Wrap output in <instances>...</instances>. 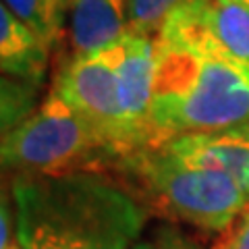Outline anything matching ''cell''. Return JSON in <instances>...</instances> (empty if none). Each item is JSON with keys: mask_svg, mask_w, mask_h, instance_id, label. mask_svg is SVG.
I'll return each mask as SVG.
<instances>
[{"mask_svg": "<svg viewBox=\"0 0 249 249\" xmlns=\"http://www.w3.org/2000/svg\"><path fill=\"white\" fill-rule=\"evenodd\" d=\"M11 197L21 249H133L150 218L110 173L13 177Z\"/></svg>", "mask_w": 249, "mask_h": 249, "instance_id": "6da1fadb", "label": "cell"}, {"mask_svg": "<svg viewBox=\"0 0 249 249\" xmlns=\"http://www.w3.org/2000/svg\"><path fill=\"white\" fill-rule=\"evenodd\" d=\"M249 123V69L196 29L166 19L156 36L147 147Z\"/></svg>", "mask_w": 249, "mask_h": 249, "instance_id": "7a4b0ae2", "label": "cell"}, {"mask_svg": "<svg viewBox=\"0 0 249 249\" xmlns=\"http://www.w3.org/2000/svg\"><path fill=\"white\" fill-rule=\"evenodd\" d=\"M112 175L131 187L150 214L206 235L227 231L249 204L245 191L231 177L187 164L162 147L127 154Z\"/></svg>", "mask_w": 249, "mask_h": 249, "instance_id": "3957f363", "label": "cell"}, {"mask_svg": "<svg viewBox=\"0 0 249 249\" xmlns=\"http://www.w3.org/2000/svg\"><path fill=\"white\" fill-rule=\"evenodd\" d=\"M2 170L13 177L110 173L124 158L54 89L42 106L0 142Z\"/></svg>", "mask_w": 249, "mask_h": 249, "instance_id": "277c9868", "label": "cell"}, {"mask_svg": "<svg viewBox=\"0 0 249 249\" xmlns=\"http://www.w3.org/2000/svg\"><path fill=\"white\" fill-rule=\"evenodd\" d=\"M52 89L89 121L121 154L127 156L133 152L121 119L112 46L102 52L69 58L60 67Z\"/></svg>", "mask_w": 249, "mask_h": 249, "instance_id": "5b68a950", "label": "cell"}, {"mask_svg": "<svg viewBox=\"0 0 249 249\" xmlns=\"http://www.w3.org/2000/svg\"><path fill=\"white\" fill-rule=\"evenodd\" d=\"M121 119L131 147H147V116L156 77V37L129 34L112 44Z\"/></svg>", "mask_w": 249, "mask_h": 249, "instance_id": "8992f818", "label": "cell"}, {"mask_svg": "<svg viewBox=\"0 0 249 249\" xmlns=\"http://www.w3.org/2000/svg\"><path fill=\"white\" fill-rule=\"evenodd\" d=\"M160 147L187 164L224 173L249 197V123L210 133L181 135Z\"/></svg>", "mask_w": 249, "mask_h": 249, "instance_id": "52a82bcc", "label": "cell"}, {"mask_svg": "<svg viewBox=\"0 0 249 249\" xmlns=\"http://www.w3.org/2000/svg\"><path fill=\"white\" fill-rule=\"evenodd\" d=\"M249 69V0H193L170 13Z\"/></svg>", "mask_w": 249, "mask_h": 249, "instance_id": "ba28073f", "label": "cell"}, {"mask_svg": "<svg viewBox=\"0 0 249 249\" xmlns=\"http://www.w3.org/2000/svg\"><path fill=\"white\" fill-rule=\"evenodd\" d=\"M65 31L69 58L110 48L129 34V0H69Z\"/></svg>", "mask_w": 249, "mask_h": 249, "instance_id": "9c48e42d", "label": "cell"}, {"mask_svg": "<svg viewBox=\"0 0 249 249\" xmlns=\"http://www.w3.org/2000/svg\"><path fill=\"white\" fill-rule=\"evenodd\" d=\"M52 48L31 27L0 6V69L2 75L42 88Z\"/></svg>", "mask_w": 249, "mask_h": 249, "instance_id": "30bf717a", "label": "cell"}, {"mask_svg": "<svg viewBox=\"0 0 249 249\" xmlns=\"http://www.w3.org/2000/svg\"><path fill=\"white\" fill-rule=\"evenodd\" d=\"M19 21L31 27L54 50L65 31L67 0H2Z\"/></svg>", "mask_w": 249, "mask_h": 249, "instance_id": "8fae6325", "label": "cell"}, {"mask_svg": "<svg viewBox=\"0 0 249 249\" xmlns=\"http://www.w3.org/2000/svg\"><path fill=\"white\" fill-rule=\"evenodd\" d=\"M40 89L42 88H37L34 83L2 75V83H0V114H2L0 116V127H2V135L17 129L21 123H25L42 106Z\"/></svg>", "mask_w": 249, "mask_h": 249, "instance_id": "7c38bea8", "label": "cell"}, {"mask_svg": "<svg viewBox=\"0 0 249 249\" xmlns=\"http://www.w3.org/2000/svg\"><path fill=\"white\" fill-rule=\"evenodd\" d=\"M193 0H129V31L156 37L170 13Z\"/></svg>", "mask_w": 249, "mask_h": 249, "instance_id": "4fadbf2b", "label": "cell"}, {"mask_svg": "<svg viewBox=\"0 0 249 249\" xmlns=\"http://www.w3.org/2000/svg\"><path fill=\"white\" fill-rule=\"evenodd\" d=\"M210 249H249V204L227 231H222Z\"/></svg>", "mask_w": 249, "mask_h": 249, "instance_id": "5bb4252c", "label": "cell"}, {"mask_svg": "<svg viewBox=\"0 0 249 249\" xmlns=\"http://www.w3.org/2000/svg\"><path fill=\"white\" fill-rule=\"evenodd\" d=\"M154 249H204L193 237L178 231L175 224H162L152 235Z\"/></svg>", "mask_w": 249, "mask_h": 249, "instance_id": "9a60e30c", "label": "cell"}, {"mask_svg": "<svg viewBox=\"0 0 249 249\" xmlns=\"http://www.w3.org/2000/svg\"><path fill=\"white\" fill-rule=\"evenodd\" d=\"M133 249H154V247H152V241H139Z\"/></svg>", "mask_w": 249, "mask_h": 249, "instance_id": "2e32d148", "label": "cell"}, {"mask_svg": "<svg viewBox=\"0 0 249 249\" xmlns=\"http://www.w3.org/2000/svg\"><path fill=\"white\" fill-rule=\"evenodd\" d=\"M9 249H21V245L17 243V241H15V243H11V247Z\"/></svg>", "mask_w": 249, "mask_h": 249, "instance_id": "e0dca14e", "label": "cell"}, {"mask_svg": "<svg viewBox=\"0 0 249 249\" xmlns=\"http://www.w3.org/2000/svg\"><path fill=\"white\" fill-rule=\"evenodd\" d=\"M67 2H69V0H67Z\"/></svg>", "mask_w": 249, "mask_h": 249, "instance_id": "ac0fdd59", "label": "cell"}]
</instances>
